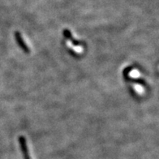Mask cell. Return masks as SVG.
<instances>
[{"label": "cell", "instance_id": "obj_2", "mask_svg": "<svg viewBox=\"0 0 159 159\" xmlns=\"http://www.w3.org/2000/svg\"><path fill=\"white\" fill-rule=\"evenodd\" d=\"M15 37L17 38V40L19 41V43H20V46L23 47V49L24 50H25V51H27V52H28L29 51V49L28 48V46H27V45L24 42V40H22L21 37H20V35L19 33H15Z\"/></svg>", "mask_w": 159, "mask_h": 159}, {"label": "cell", "instance_id": "obj_1", "mask_svg": "<svg viewBox=\"0 0 159 159\" xmlns=\"http://www.w3.org/2000/svg\"><path fill=\"white\" fill-rule=\"evenodd\" d=\"M20 146H21L22 152H23V154L24 156V159H30V156L28 155V149H27L26 143H25V140L24 137H20Z\"/></svg>", "mask_w": 159, "mask_h": 159}]
</instances>
